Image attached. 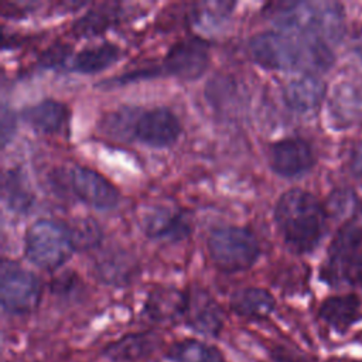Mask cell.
Returning <instances> with one entry per match:
<instances>
[{
    "instance_id": "6da1fadb",
    "label": "cell",
    "mask_w": 362,
    "mask_h": 362,
    "mask_svg": "<svg viewBox=\"0 0 362 362\" xmlns=\"http://www.w3.org/2000/svg\"><path fill=\"white\" fill-rule=\"evenodd\" d=\"M247 52L266 69L303 71L307 75L327 69L332 52L327 42L291 31H264L249 38Z\"/></svg>"
},
{
    "instance_id": "7a4b0ae2",
    "label": "cell",
    "mask_w": 362,
    "mask_h": 362,
    "mask_svg": "<svg viewBox=\"0 0 362 362\" xmlns=\"http://www.w3.org/2000/svg\"><path fill=\"white\" fill-rule=\"evenodd\" d=\"M325 209L308 191L291 188L274 205V222L284 245L294 253L311 252L325 230Z\"/></svg>"
},
{
    "instance_id": "3957f363",
    "label": "cell",
    "mask_w": 362,
    "mask_h": 362,
    "mask_svg": "<svg viewBox=\"0 0 362 362\" xmlns=\"http://www.w3.org/2000/svg\"><path fill=\"white\" fill-rule=\"evenodd\" d=\"M281 31H291L324 42L341 37L344 13L338 3L305 1L283 3L272 13Z\"/></svg>"
},
{
    "instance_id": "277c9868",
    "label": "cell",
    "mask_w": 362,
    "mask_h": 362,
    "mask_svg": "<svg viewBox=\"0 0 362 362\" xmlns=\"http://www.w3.org/2000/svg\"><path fill=\"white\" fill-rule=\"evenodd\" d=\"M76 250L72 229L55 219H38L24 235L25 257L40 269L52 272L62 266Z\"/></svg>"
},
{
    "instance_id": "5b68a950",
    "label": "cell",
    "mask_w": 362,
    "mask_h": 362,
    "mask_svg": "<svg viewBox=\"0 0 362 362\" xmlns=\"http://www.w3.org/2000/svg\"><path fill=\"white\" fill-rule=\"evenodd\" d=\"M206 245L212 263L225 273L250 269L260 255L257 238L243 226L215 228L209 233Z\"/></svg>"
},
{
    "instance_id": "8992f818",
    "label": "cell",
    "mask_w": 362,
    "mask_h": 362,
    "mask_svg": "<svg viewBox=\"0 0 362 362\" xmlns=\"http://www.w3.org/2000/svg\"><path fill=\"white\" fill-rule=\"evenodd\" d=\"M41 298L38 277L14 260L3 259L0 266V300L6 313L23 315L34 311Z\"/></svg>"
},
{
    "instance_id": "52a82bcc",
    "label": "cell",
    "mask_w": 362,
    "mask_h": 362,
    "mask_svg": "<svg viewBox=\"0 0 362 362\" xmlns=\"http://www.w3.org/2000/svg\"><path fill=\"white\" fill-rule=\"evenodd\" d=\"M209 64V42L201 37H187L174 42L157 66L160 75L182 81L198 79Z\"/></svg>"
},
{
    "instance_id": "ba28073f",
    "label": "cell",
    "mask_w": 362,
    "mask_h": 362,
    "mask_svg": "<svg viewBox=\"0 0 362 362\" xmlns=\"http://www.w3.org/2000/svg\"><path fill=\"white\" fill-rule=\"evenodd\" d=\"M66 178L74 195L96 209H112L119 202L117 188L89 167L75 164L69 167Z\"/></svg>"
},
{
    "instance_id": "9c48e42d",
    "label": "cell",
    "mask_w": 362,
    "mask_h": 362,
    "mask_svg": "<svg viewBox=\"0 0 362 362\" xmlns=\"http://www.w3.org/2000/svg\"><path fill=\"white\" fill-rule=\"evenodd\" d=\"M181 134V124L178 117L167 107H154L139 112L133 139L150 147H168L174 144Z\"/></svg>"
},
{
    "instance_id": "30bf717a",
    "label": "cell",
    "mask_w": 362,
    "mask_h": 362,
    "mask_svg": "<svg viewBox=\"0 0 362 362\" xmlns=\"http://www.w3.org/2000/svg\"><path fill=\"white\" fill-rule=\"evenodd\" d=\"M269 165L281 177H297L314 165L310 144L298 137L277 140L269 146Z\"/></svg>"
},
{
    "instance_id": "8fae6325",
    "label": "cell",
    "mask_w": 362,
    "mask_h": 362,
    "mask_svg": "<svg viewBox=\"0 0 362 362\" xmlns=\"http://www.w3.org/2000/svg\"><path fill=\"white\" fill-rule=\"evenodd\" d=\"M185 322L194 331L216 337L223 328L225 313L218 301L204 288L194 287L187 293Z\"/></svg>"
},
{
    "instance_id": "7c38bea8",
    "label": "cell",
    "mask_w": 362,
    "mask_h": 362,
    "mask_svg": "<svg viewBox=\"0 0 362 362\" xmlns=\"http://www.w3.org/2000/svg\"><path fill=\"white\" fill-rule=\"evenodd\" d=\"M143 229L151 239L180 240L191 233V223L180 209L157 208L144 216Z\"/></svg>"
},
{
    "instance_id": "4fadbf2b",
    "label": "cell",
    "mask_w": 362,
    "mask_h": 362,
    "mask_svg": "<svg viewBox=\"0 0 362 362\" xmlns=\"http://www.w3.org/2000/svg\"><path fill=\"white\" fill-rule=\"evenodd\" d=\"M21 117L35 132L54 134L65 126L69 117V109L61 100L44 99L23 109Z\"/></svg>"
},
{
    "instance_id": "5bb4252c",
    "label": "cell",
    "mask_w": 362,
    "mask_h": 362,
    "mask_svg": "<svg viewBox=\"0 0 362 362\" xmlns=\"http://www.w3.org/2000/svg\"><path fill=\"white\" fill-rule=\"evenodd\" d=\"M187 293L173 287H157L148 293L144 314L157 322H173L185 315Z\"/></svg>"
},
{
    "instance_id": "9a60e30c",
    "label": "cell",
    "mask_w": 362,
    "mask_h": 362,
    "mask_svg": "<svg viewBox=\"0 0 362 362\" xmlns=\"http://www.w3.org/2000/svg\"><path fill=\"white\" fill-rule=\"evenodd\" d=\"M325 95V83L314 75H304L290 81L283 89L286 105L298 113L315 110Z\"/></svg>"
},
{
    "instance_id": "2e32d148",
    "label": "cell",
    "mask_w": 362,
    "mask_h": 362,
    "mask_svg": "<svg viewBox=\"0 0 362 362\" xmlns=\"http://www.w3.org/2000/svg\"><path fill=\"white\" fill-rule=\"evenodd\" d=\"M160 344L154 332L127 334L103 349L105 358L112 362H134L151 355Z\"/></svg>"
},
{
    "instance_id": "e0dca14e",
    "label": "cell",
    "mask_w": 362,
    "mask_h": 362,
    "mask_svg": "<svg viewBox=\"0 0 362 362\" xmlns=\"http://www.w3.org/2000/svg\"><path fill=\"white\" fill-rule=\"evenodd\" d=\"M362 315V304L356 296H334L320 307V317L335 331L344 332Z\"/></svg>"
},
{
    "instance_id": "ac0fdd59",
    "label": "cell",
    "mask_w": 362,
    "mask_h": 362,
    "mask_svg": "<svg viewBox=\"0 0 362 362\" xmlns=\"http://www.w3.org/2000/svg\"><path fill=\"white\" fill-rule=\"evenodd\" d=\"M230 310L245 318H264L276 305L272 293L262 287H243L236 290L229 300Z\"/></svg>"
},
{
    "instance_id": "d6986e66",
    "label": "cell",
    "mask_w": 362,
    "mask_h": 362,
    "mask_svg": "<svg viewBox=\"0 0 362 362\" xmlns=\"http://www.w3.org/2000/svg\"><path fill=\"white\" fill-rule=\"evenodd\" d=\"M362 242V232L359 228L345 225L331 242L328 250V263L324 269L327 277H337L339 270L356 256V250Z\"/></svg>"
},
{
    "instance_id": "ffe728a7",
    "label": "cell",
    "mask_w": 362,
    "mask_h": 362,
    "mask_svg": "<svg viewBox=\"0 0 362 362\" xmlns=\"http://www.w3.org/2000/svg\"><path fill=\"white\" fill-rule=\"evenodd\" d=\"M122 52L113 42H102L81 49L72 59V69L81 74H96L119 61Z\"/></svg>"
},
{
    "instance_id": "44dd1931",
    "label": "cell",
    "mask_w": 362,
    "mask_h": 362,
    "mask_svg": "<svg viewBox=\"0 0 362 362\" xmlns=\"http://www.w3.org/2000/svg\"><path fill=\"white\" fill-rule=\"evenodd\" d=\"M167 358L171 362H225L222 352L206 342L198 339H184L175 342Z\"/></svg>"
},
{
    "instance_id": "7402d4cb",
    "label": "cell",
    "mask_w": 362,
    "mask_h": 362,
    "mask_svg": "<svg viewBox=\"0 0 362 362\" xmlns=\"http://www.w3.org/2000/svg\"><path fill=\"white\" fill-rule=\"evenodd\" d=\"M116 16H117V6L112 3H103L89 10L79 20H76L72 30L76 35H82V37L99 35L116 21Z\"/></svg>"
},
{
    "instance_id": "603a6c76",
    "label": "cell",
    "mask_w": 362,
    "mask_h": 362,
    "mask_svg": "<svg viewBox=\"0 0 362 362\" xmlns=\"http://www.w3.org/2000/svg\"><path fill=\"white\" fill-rule=\"evenodd\" d=\"M3 195L7 206L16 212H25L34 202V195L20 171L10 170L3 180Z\"/></svg>"
},
{
    "instance_id": "cb8c5ba5",
    "label": "cell",
    "mask_w": 362,
    "mask_h": 362,
    "mask_svg": "<svg viewBox=\"0 0 362 362\" xmlns=\"http://www.w3.org/2000/svg\"><path fill=\"white\" fill-rule=\"evenodd\" d=\"M140 110L137 107H122L106 117L103 122V129L115 139H133L134 122Z\"/></svg>"
},
{
    "instance_id": "d4e9b609",
    "label": "cell",
    "mask_w": 362,
    "mask_h": 362,
    "mask_svg": "<svg viewBox=\"0 0 362 362\" xmlns=\"http://www.w3.org/2000/svg\"><path fill=\"white\" fill-rule=\"evenodd\" d=\"M72 236L75 242V247L78 249H89L95 246L100 239V230L93 221H81L78 225L72 226Z\"/></svg>"
},
{
    "instance_id": "484cf974",
    "label": "cell",
    "mask_w": 362,
    "mask_h": 362,
    "mask_svg": "<svg viewBox=\"0 0 362 362\" xmlns=\"http://www.w3.org/2000/svg\"><path fill=\"white\" fill-rule=\"evenodd\" d=\"M71 47L66 44H54L48 47L40 57L42 66H59L69 57Z\"/></svg>"
},
{
    "instance_id": "4316f807",
    "label": "cell",
    "mask_w": 362,
    "mask_h": 362,
    "mask_svg": "<svg viewBox=\"0 0 362 362\" xmlns=\"http://www.w3.org/2000/svg\"><path fill=\"white\" fill-rule=\"evenodd\" d=\"M338 274H342L344 279L355 286L362 287V255L354 256Z\"/></svg>"
},
{
    "instance_id": "83f0119b",
    "label": "cell",
    "mask_w": 362,
    "mask_h": 362,
    "mask_svg": "<svg viewBox=\"0 0 362 362\" xmlns=\"http://www.w3.org/2000/svg\"><path fill=\"white\" fill-rule=\"evenodd\" d=\"M14 127H16V122L13 119V115L4 106L3 107V115H1V139H3L1 143H3V146H6L8 137L13 134Z\"/></svg>"
},
{
    "instance_id": "f1b7e54d",
    "label": "cell",
    "mask_w": 362,
    "mask_h": 362,
    "mask_svg": "<svg viewBox=\"0 0 362 362\" xmlns=\"http://www.w3.org/2000/svg\"><path fill=\"white\" fill-rule=\"evenodd\" d=\"M352 171L356 177L362 178V146L355 148V153L352 157Z\"/></svg>"
}]
</instances>
